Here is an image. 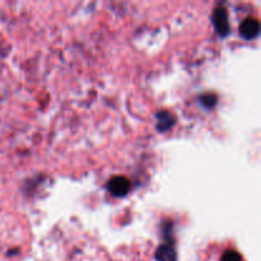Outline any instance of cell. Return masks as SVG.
<instances>
[{"instance_id":"1","label":"cell","mask_w":261,"mask_h":261,"mask_svg":"<svg viewBox=\"0 0 261 261\" xmlns=\"http://www.w3.org/2000/svg\"><path fill=\"white\" fill-rule=\"evenodd\" d=\"M212 22H213L217 33L221 37H227L229 35L231 27H229L228 14H227V10L223 7L216 8V10L213 12V15H212Z\"/></svg>"},{"instance_id":"2","label":"cell","mask_w":261,"mask_h":261,"mask_svg":"<svg viewBox=\"0 0 261 261\" xmlns=\"http://www.w3.org/2000/svg\"><path fill=\"white\" fill-rule=\"evenodd\" d=\"M107 189L110 190V193L114 196H125L132 189V185H130V181L127 180L124 176H116V177H112L111 180L109 181V185H107Z\"/></svg>"},{"instance_id":"3","label":"cell","mask_w":261,"mask_h":261,"mask_svg":"<svg viewBox=\"0 0 261 261\" xmlns=\"http://www.w3.org/2000/svg\"><path fill=\"white\" fill-rule=\"evenodd\" d=\"M260 33V24L255 18H246L245 20H242V23L240 24V35L242 38L250 41L254 40L259 36Z\"/></svg>"},{"instance_id":"4","label":"cell","mask_w":261,"mask_h":261,"mask_svg":"<svg viewBox=\"0 0 261 261\" xmlns=\"http://www.w3.org/2000/svg\"><path fill=\"white\" fill-rule=\"evenodd\" d=\"M155 260L157 261H176L177 260V254H176L173 242H166V244L158 246L155 251Z\"/></svg>"},{"instance_id":"5","label":"cell","mask_w":261,"mask_h":261,"mask_svg":"<svg viewBox=\"0 0 261 261\" xmlns=\"http://www.w3.org/2000/svg\"><path fill=\"white\" fill-rule=\"evenodd\" d=\"M155 117H157V130L161 133H165L167 130L172 129V126L176 122L175 116L168 111L157 112Z\"/></svg>"},{"instance_id":"6","label":"cell","mask_w":261,"mask_h":261,"mask_svg":"<svg viewBox=\"0 0 261 261\" xmlns=\"http://www.w3.org/2000/svg\"><path fill=\"white\" fill-rule=\"evenodd\" d=\"M217 101H218V97L214 93H205L200 97V103L205 109H213L217 105Z\"/></svg>"},{"instance_id":"7","label":"cell","mask_w":261,"mask_h":261,"mask_svg":"<svg viewBox=\"0 0 261 261\" xmlns=\"http://www.w3.org/2000/svg\"><path fill=\"white\" fill-rule=\"evenodd\" d=\"M221 261H244V259H242L241 255L237 251H234V250H227L223 254V256H222Z\"/></svg>"}]
</instances>
